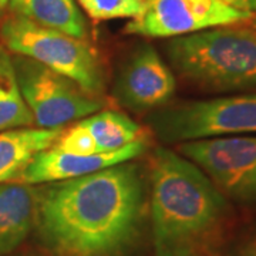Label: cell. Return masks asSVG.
Masks as SVG:
<instances>
[{
  "label": "cell",
  "instance_id": "1",
  "mask_svg": "<svg viewBox=\"0 0 256 256\" xmlns=\"http://www.w3.org/2000/svg\"><path fill=\"white\" fill-rule=\"evenodd\" d=\"M146 194V175L134 160L44 184L34 230L58 256H127L144 230Z\"/></svg>",
  "mask_w": 256,
  "mask_h": 256
},
{
  "label": "cell",
  "instance_id": "2",
  "mask_svg": "<svg viewBox=\"0 0 256 256\" xmlns=\"http://www.w3.org/2000/svg\"><path fill=\"white\" fill-rule=\"evenodd\" d=\"M228 198L178 151L156 146L150 170V220L156 256H202L224 234Z\"/></svg>",
  "mask_w": 256,
  "mask_h": 256
},
{
  "label": "cell",
  "instance_id": "3",
  "mask_svg": "<svg viewBox=\"0 0 256 256\" xmlns=\"http://www.w3.org/2000/svg\"><path fill=\"white\" fill-rule=\"evenodd\" d=\"M232 26L171 38L166 56L172 67L210 92L256 88V30Z\"/></svg>",
  "mask_w": 256,
  "mask_h": 256
},
{
  "label": "cell",
  "instance_id": "4",
  "mask_svg": "<svg viewBox=\"0 0 256 256\" xmlns=\"http://www.w3.org/2000/svg\"><path fill=\"white\" fill-rule=\"evenodd\" d=\"M2 37L10 52L73 80L86 92L100 97L104 92L106 78L100 58L84 38L40 26L22 16L3 23Z\"/></svg>",
  "mask_w": 256,
  "mask_h": 256
},
{
  "label": "cell",
  "instance_id": "5",
  "mask_svg": "<svg viewBox=\"0 0 256 256\" xmlns=\"http://www.w3.org/2000/svg\"><path fill=\"white\" fill-rule=\"evenodd\" d=\"M148 124L166 144L256 134V92L165 106L148 116Z\"/></svg>",
  "mask_w": 256,
  "mask_h": 256
},
{
  "label": "cell",
  "instance_id": "6",
  "mask_svg": "<svg viewBox=\"0 0 256 256\" xmlns=\"http://www.w3.org/2000/svg\"><path fill=\"white\" fill-rule=\"evenodd\" d=\"M22 96L38 128H66L102 108L98 97L28 57L13 58Z\"/></svg>",
  "mask_w": 256,
  "mask_h": 256
},
{
  "label": "cell",
  "instance_id": "7",
  "mask_svg": "<svg viewBox=\"0 0 256 256\" xmlns=\"http://www.w3.org/2000/svg\"><path fill=\"white\" fill-rule=\"evenodd\" d=\"M178 152L196 165L225 198L256 204V136L186 141Z\"/></svg>",
  "mask_w": 256,
  "mask_h": 256
},
{
  "label": "cell",
  "instance_id": "8",
  "mask_svg": "<svg viewBox=\"0 0 256 256\" xmlns=\"http://www.w3.org/2000/svg\"><path fill=\"white\" fill-rule=\"evenodd\" d=\"M252 16L224 0H144L141 13L131 18L126 32L142 37L174 38L238 24Z\"/></svg>",
  "mask_w": 256,
  "mask_h": 256
},
{
  "label": "cell",
  "instance_id": "9",
  "mask_svg": "<svg viewBox=\"0 0 256 256\" xmlns=\"http://www.w3.org/2000/svg\"><path fill=\"white\" fill-rule=\"evenodd\" d=\"M176 88L174 73L151 44L140 46L122 63L114 82L120 106L136 112H152L172 100Z\"/></svg>",
  "mask_w": 256,
  "mask_h": 256
},
{
  "label": "cell",
  "instance_id": "10",
  "mask_svg": "<svg viewBox=\"0 0 256 256\" xmlns=\"http://www.w3.org/2000/svg\"><path fill=\"white\" fill-rule=\"evenodd\" d=\"M146 148L148 140L146 136H141L118 151L107 154H74L62 151L53 146L37 154L23 172L18 182L28 185H44L73 180L97 172L120 162L132 161L142 156Z\"/></svg>",
  "mask_w": 256,
  "mask_h": 256
},
{
  "label": "cell",
  "instance_id": "11",
  "mask_svg": "<svg viewBox=\"0 0 256 256\" xmlns=\"http://www.w3.org/2000/svg\"><path fill=\"white\" fill-rule=\"evenodd\" d=\"M144 136L141 127L124 112L102 110L78 120L64 130L54 146L74 154H107Z\"/></svg>",
  "mask_w": 256,
  "mask_h": 256
},
{
  "label": "cell",
  "instance_id": "12",
  "mask_svg": "<svg viewBox=\"0 0 256 256\" xmlns=\"http://www.w3.org/2000/svg\"><path fill=\"white\" fill-rule=\"evenodd\" d=\"M38 186L0 184V256L10 255L34 230Z\"/></svg>",
  "mask_w": 256,
  "mask_h": 256
},
{
  "label": "cell",
  "instance_id": "13",
  "mask_svg": "<svg viewBox=\"0 0 256 256\" xmlns=\"http://www.w3.org/2000/svg\"><path fill=\"white\" fill-rule=\"evenodd\" d=\"M66 128L24 127L0 132V184L18 182L37 154L52 148Z\"/></svg>",
  "mask_w": 256,
  "mask_h": 256
},
{
  "label": "cell",
  "instance_id": "14",
  "mask_svg": "<svg viewBox=\"0 0 256 256\" xmlns=\"http://www.w3.org/2000/svg\"><path fill=\"white\" fill-rule=\"evenodd\" d=\"M16 16L66 34L86 38L87 23L76 0H9Z\"/></svg>",
  "mask_w": 256,
  "mask_h": 256
},
{
  "label": "cell",
  "instance_id": "15",
  "mask_svg": "<svg viewBox=\"0 0 256 256\" xmlns=\"http://www.w3.org/2000/svg\"><path fill=\"white\" fill-rule=\"evenodd\" d=\"M33 124V116L18 87L13 58L0 50V132Z\"/></svg>",
  "mask_w": 256,
  "mask_h": 256
},
{
  "label": "cell",
  "instance_id": "16",
  "mask_svg": "<svg viewBox=\"0 0 256 256\" xmlns=\"http://www.w3.org/2000/svg\"><path fill=\"white\" fill-rule=\"evenodd\" d=\"M94 20L132 18L141 13L144 0H76Z\"/></svg>",
  "mask_w": 256,
  "mask_h": 256
},
{
  "label": "cell",
  "instance_id": "17",
  "mask_svg": "<svg viewBox=\"0 0 256 256\" xmlns=\"http://www.w3.org/2000/svg\"><path fill=\"white\" fill-rule=\"evenodd\" d=\"M230 256H256V230L239 242Z\"/></svg>",
  "mask_w": 256,
  "mask_h": 256
},
{
  "label": "cell",
  "instance_id": "18",
  "mask_svg": "<svg viewBox=\"0 0 256 256\" xmlns=\"http://www.w3.org/2000/svg\"><path fill=\"white\" fill-rule=\"evenodd\" d=\"M224 2L240 12H246L250 14L256 12V0H224Z\"/></svg>",
  "mask_w": 256,
  "mask_h": 256
},
{
  "label": "cell",
  "instance_id": "19",
  "mask_svg": "<svg viewBox=\"0 0 256 256\" xmlns=\"http://www.w3.org/2000/svg\"><path fill=\"white\" fill-rule=\"evenodd\" d=\"M9 4V0H0V10L4 9Z\"/></svg>",
  "mask_w": 256,
  "mask_h": 256
},
{
  "label": "cell",
  "instance_id": "20",
  "mask_svg": "<svg viewBox=\"0 0 256 256\" xmlns=\"http://www.w3.org/2000/svg\"><path fill=\"white\" fill-rule=\"evenodd\" d=\"M254 26H255V28H256V18H254Z\"/></svg>",
  "mask_w": 256,
  "mask_h": 256
},
{
  "label": "cell",
  "instance_id": "21",
  "mask_svg": "<svg viewBox=\"0 0 256 256\" xmlns=\"http://www.w3.org/2000/svg\"><path fill=\"white\" fill-rule=\"evenodd\" d=\"M22 256H42V255H22Z\"/></svg>",
  "mask_w": 256,
  "mask_h": 256
}]
</instances>
